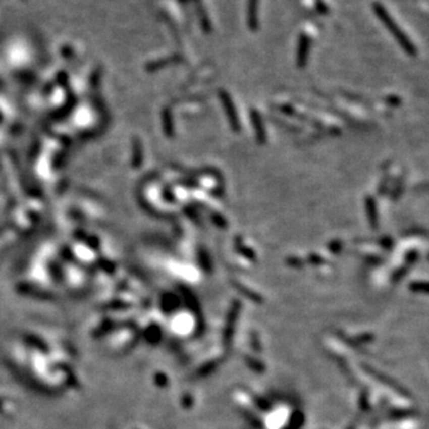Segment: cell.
Returning <instances> with one entry per match:
<instances>
[{
    "label": "cell",
    "instance_id": "obj_1",
    "mask_svg": "<svg viewBox=\"0 0 429 429\" xmlns=\"http://www.w3.org/2000/svg\"><path fill=\"white\" fill-rule=\"evenodd\" d=\"M373 10L376 15H377V17L381 19V22L386 26L389 32H391L396 41L398 42V44L403 48V50L409 55L416 54V48H415V45L412 44V42L408 38V36L399 29V26L396 24L394 18L389 15V12L386 11L384 6H383L381 3H374Z\"/></svg>",
    "mask_w": 429,
    "mask_h": 429
},
{
    "label": "cell",
    "instance_id": "obj_2",
    "mask_svg": "<svg viewBox=\"0 0 429 429\" xmlns=\"http://www.w3.org/2000/svg\"><path fill=\"white\" fill-rule=\"evenodd\" d=\"M220 97H221V99H222L224 110H226L227 117H228V120H229L230 127H232L234 131H239L240 130V121H239V118H237L236 110H235V106H234V104H233L232 98H230L229 94H228L227 92H224V91H220Z\"/></svg>",
    "mask_w": 429,
    "mask_h": 429
},
{
    "label": "cell",
    "instance_id": "obj_3",
    "mask_svg": "<svg viewBox=\"0 0 429 429\" xmlns=\"http://www.w3.org/2000/svg\"><path fill=\"white\" fill-rule=\"evenodd\" d=\"M310 50V39L306 35H300L299 44H298V52H297V65L299 68H304L308 62V56Z\"/></svg>",
    "mask_w": 429,
    "mask_h": 429
},
{
    "label": "cell",
    "instance_id": "obj_4",
    "mask_svg": "<svg viewBox=\"0 0 429 429\" xmlns=\"http://www.w3.org/2000/svg\"><path fill=\"white\" fill-rule=\"evenodd\" d=\"M259 0H248V10H247V23L250 30L256 31L259 28Z\"/></svg>",
    "mask_w": 429,
    "mask_h": 429
},
{
    "label": "cell",
    "instance_id": "obj_5",
    "mask_svg": "<svg viewBox=\"0 0 429 429\" xmlns=\"http://www.w3.org/2000/svg\"><path fill=\"white\" fill-rule=\"evenodd\" d=\"M250 117H252L253 127H254V129H255L257 141H259L261 144L265 143V141H266L265 130H263V125H262L261 117H260V114L255 110H252V115H250Z\"/></svg>",
    "mask_w": 429,
    "mask_h": 429
},
{
    "label": "cell",
    "instance_id": "obj_6",
    "mask_svg": "<svg viewBox=\"0 0 429 429\" xmlns=\"http://www.w3.org/2000/svg\"><path fill=\"white\" fill-rule=\"evenodd\" d=\"M366 209H367V217L372 228H377L378 223V215H377V206L373 198L367 197L366 198Z\"/></svg>",
    "mask_w": 429,
    "mask_h": 429
},
{
    "label": "cell",
    "instance_id": "obj_7",
    "mask_svg": "<svg viewBox=\"0 0 429 429\" xmlns=\"http://www.w3.org/2000/svg\"><path fill=\"white\" fill-rule=\"evenodd\" d=\"M212 219H213L212 221H213V222H215V223H216V224H217V226H221V227H224V226H226V222H224V221H223V219H222V217H221V216H219V215H217V216H213V217H212Z\"/></svg>",
    "mask_w": 429,
    "mask_h": 429
}]
</instances>
